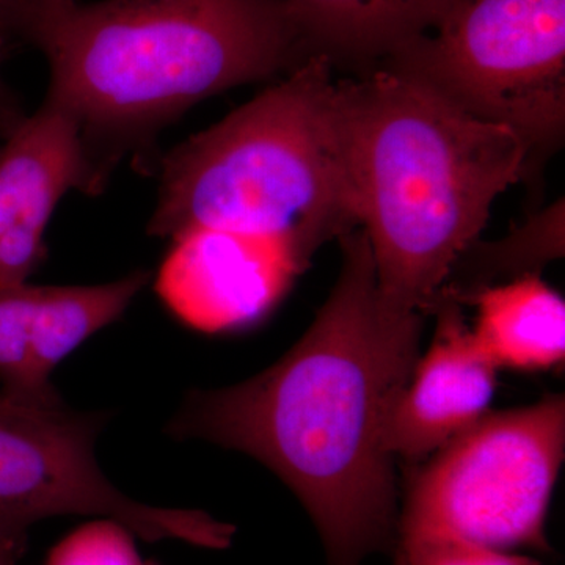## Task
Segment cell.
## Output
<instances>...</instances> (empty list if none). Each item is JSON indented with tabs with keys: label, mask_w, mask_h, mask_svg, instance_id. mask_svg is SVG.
<instances>
[{
	"label": "cell",
	"mask_w": 565,
	"mask_h": 565,
	"mask_svg": "<svg viewBox=\"0 0 565 565\" xmlns=\"http://www.w3.org/2000/svg\"><path fill=\"white\" fill-rule=\"evenodd\" d=\"M338 243L340 275L303 337L255 377L189 394L169 434L255 457L307 509L327 565H363L396 544L384 429L418 362L424 315L385 302L363 228Z\"/></svg>",
	"instance_id": "cell-1"
},
{
	"label": "cell",
	"mask_w": 565,
	"mask_h": 565,
	"mask_svg": "<svg viewBox=\"0 0 565 565\" xmlns=\"http://www.w3.org/2000/svg\"><path fill=\"white\" fill-rule=\"evenodd\" d=\"M51 70L46 98L79 125L107 178L141 166L195 104L291 73L315 55L286 0L76 2L29 29Z\"/></svg>",
	"instance_id": "cell-2"
},
{
	"label": "cell",
	"mask_w": 565,
	"mask_h": 565,
	"mask_svg": "<svg viewBox=\"0 0 565 565\" xmlns=\"http://www.w3.org/2000/svg\"><path fill=\"white\" fill-rule=\"evenodd\" d=\"M334 98L379 292L429 315L494 200L523 182L525 145L381 68L338 79Z\"/></svg>",
	"instance_id": "cell-3"
},
{
	"label": "cell",
	"mask_w": 565,
	"mask_h": 565,
	"mask_svg": "<svg viewBox=\"0 0 565 565\" xmlns=\"http://www.w3.org/2000/svg\"><path fill=\"white\" fill-rule=\"evenodd\" d=\"M333 63L311 55L277 85L158 159L156 237L206 228L280 241L302 273L360 228Z\"/></svg>",
	"instance_id": "cell-4"
},
{
	"label": "cell",
	"mask_w": 565,
	"mask_h": 565,
	"mask_svg": "<svg viewBox=\"0 0 565 565\" xmlns=\"http://www.w3.org/2000/svg\"><path fill=\"white\" fill-rule=\"evenodd\" d=\"M375 68L411 81L526 148L531 195L565 139V0H452Z\"/></svg>",
	"instance_id": "cell-5"
},
{
	"label": "cell",
	"mask_w": 565,
	"mask_h": 565,
	"mask_svg": "<svg viewBox=\"0 0 565 565\" xmlns=\"http://www.w3.org/2000/svg\"><path fill=\"white\" fill-rule=\"evenodd\" d=\"M564 455L563 394L487 412L415 468L397 539L448 535L504 552H548L546 515Z\"/></svg>",
	"instance_id": "cell-6"
},
{
	"label": "cell",
	"mask_w": 565,
	"mask_h": 565,
	"mask_svg": "<svg viewBox=\"0 0 565 565\" xmlns=\"http://www.w3.org/2000/svg\"><path fill=\"white\" fill-rule=\"evenodd\" d=\"M103 415L68 408L0 414V539L25 548L41 520L90 515L121 523L145 542L225 550L236 527L196 509L159 508L126 497L99 470Z\"/></svg>",
	"instance_id": "cell-7"
},
{
	"label": "cell",
	"mask_w": 565,
	"mask_h": 565,
	"mask_svg": "<svg viewBox=\"0 0 565 565\" xmlns=\"http://www.w3.org/2000/svg\"><path fill=\"white\" fill-rule=\"evenodd\" d=\"M107 180L68 111L46 98L25 115L0 148V286L28 282L39 269L44 234L66 193L96 195Z\"/></svg>",
	"instance_id": "cell-8"
},
{
	"label": "cell",
	"mask_w": 565,
	"mask_h": 565,
	"mask_svg": "<svg viewBox=\"0 0 565 565\" xmlns=\"http://www.w3.org/2000/svg\"><path fill=\"white\" fill-rule=\"evenodd\" d=\"M156 292L191 329L218 333L258 322L302 273L280 241L218 230L173 237Z\"/></svg>",
	"instance_id": "cell-9"
},
{
	"label": "cell",
	"mask_w": 565,
	"mask_h": 565,
	"mask_svg": "<svg viewBox=\"0 0 565 565\" xmlns=\"http://www.w3.org/2000/svg\"><path fill=\"white\" fill-rule=\"evenodd\" d=\"M460 305L440 291L430 310L437 316L433 343L386 415L384 445L394 460L422 463L489 412L498 367L465 323Z\"/></svg>",
	"instance_id": "cell-10"
},
{
	"label": "cell",
	"mask_w": 565,
	"mask_h": 565,
	"mask_svg": "<svg viewBox=\"0 0 565 565\" xmlns=\"http://www.w3.org/2000/svg\"><path fill=\"white\" fill-rule=\"evenodd\" d=\"M308 47L359 74L435 28L452 0H286Z\"/></svg>",
	"instance_id": "cell-11"
},
{
	"label": "cell",
	"mask_w": 565,
	"mask_h": 565,
	"mask_svg": "<svg viewBox=\"0 0 565 565\" xmlns=\"http://www.w3.org/2000/svg\"><path fill=\"white\" fill-rule=\"evenodd\" d=\"M465 302L478 307L471 332L494 366L539 371L564 362L565 303L539 275L487 286Z\"/></svg>",
	"instance_id": "cell-12"
},
{
	"label": "cell",
	"mask_w": 565,
	"mask_h": 565,
	"mask_svg": "<svg viewBox=\"0 0 565 565\" xmlns=\"http://www.w3.org/2000/svg\"><path fill=\"white\" fill-rule=\"evenodd\" d=\"M145 270L93 286H43L32 337V371L44 393L57 396L51 375L82 343L120 319L148 285Z\"/></svg>",
	"instance_id": "cell-13"
},
{
	"label": "cell",
	"mask_w": 565,
	"mask_h": 565,
	"mask_svg": "<svg viewBox=\"0 0 565 565\" xmlns=\"http://www.w3.org/2000/svg\"><path fill=\"white\" fill-rule=\"evenodd\" d=\"M564 200L531 212L527 221L493 243L476 239L452 264L441 291L459 303L497 280L539 275L546 263L564 255Z\"/></svg>",
	"instance_id": "cell-14"
},
{
	"label": "cell",
	"mask_w": 565,
	"mask_h": 565,
	"mask_svg": "<svg viewBox=\"0 0 565 565\" xmlns=\"http://www.w3.org/2000/svg\"><path fill=\"white\" fill-rule=\"evenodd\" d=\"M43 286H0V396L32 411L65 407L61 397L44 393L32 371V337Z\"/></svg>",
	"instance_id": "cell-15"
},
{
	"label": "cell",
	"mask_w": 565,
	"mask_h": 565,
	"mask_svg": "<svg viewBox=\"0 0 565 565\" xmlns=\"http://www.w3.org/2000/svg\"><path fill=\"white\" fill-rule=\"evenodd\" d=\"M44 565H156L141 557L136 535L111 519H95L63 537Z\"/></svg>",
	"instance_id": "cell-16"
},
{
	"label": "cell",
	"mask_w": 565,
	"mask_h": 565,
	"mask_svg": "<svg viewBox=\"0 0 565 565\" xmlns=\"http://www.w3.org/2000/svg\"><path fill=\"white\" fill-rule=\"evenodd\" d=\"M393 550L394 565H541L533 557L448 535L397 539Z\"/></svg>",
	"instance_id": "cell-17"
},
{
	"label": "cell",
	"mask_w": 565,
	"mask_h": 565,
	"mask_svg": "<svg viewBox=\"0 0 565 565\" xmlns=\"http://www.w3.org/2000/svg\"><path fill=\"white\" fill-rule=\"evenodd\" d=\"M11 47H13V44L0 35V136H2V139H6L17 128L18 122L25 117L20 99L17 98V95L7 85L2 76V65L9 57Z\"/></svg>",
	"instance_id": "cell-18"
},
{
	"label": "cell",
	"mask_w": 565,
	"mask_h": 565,
	"mask_svg": "<svg viewBox=\"0 0 565 565\" xmlns=\"http://www.w3.org/2000/svg\"><path fill=\"white\" fill-rule=\"evenodd\" d=\"M79 0H20V9H18V40L24 43L29 29L46 14L55 13V11L73 6Z\"/></svg>",
	"instance_id": "cell-19"
},
{
	"label": "cell",
	"mask_w": 565,
	"mask_h": 565,
	"mask_svg": "<svg viewBox=\"0 0 565 565\" xmlns=\"http://www.w3.org/2000/svg\"><path fill=\"white\" fill-rule=\"evenodd\" d=\"M18 0H0V35L17 44L14 41V20H17Z\"/></svg>",
	"instance_id": "cell-20"
},
{
	"label": "cell",
	"mask_w": 565,
	"mask_h": 565,
	"mask_svg": "<svg viewBox=\"0 0 565 565\" xmlns=\"http://www.w3.org/2000/svg\"><path fill=\"white\" fill-rule=\"evenodd\" d=\"M29 412H39L32 411V408L20 407V405H14L9 403V401L3 399L0 396V414H29Z\"/></svg>",
	"instance_id": "cell-21"
},
{
	"label": "cell",
	"mask_w": 565,
	"mask_h": 565,
	"mask_svg": "<svg viewBox=\"0 0 565 565\" xmlns=\"http://www.w3.org/2000/svg\"><path fill=\"white\" fill-rule=\"evenodd\" d=\"M0 139H2V136H0Z\"/></svg>",
	"instance_id": "cell-22"
}]
</instances>
